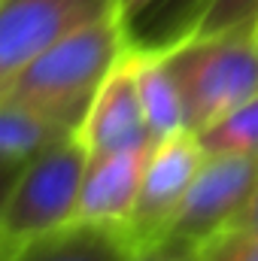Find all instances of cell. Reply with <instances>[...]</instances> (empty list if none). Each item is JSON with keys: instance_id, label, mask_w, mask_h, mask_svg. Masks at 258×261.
Segmentation results:
<instances>
[{"instance_id": "6da1fadb", "label": "cell", "mask_w": 258, "mask_h": 261, "mask_svg": "<svg viewBox=\"0 0 258 261\" xmlns=\"http://www.w3.org/2000/svg\"><path fill=\"white\" fill-rule=\"evenodd\" d=\"M131 43L134 37L128 18L122 12H110L46 49L37 61L21 70V76L3 97L76 130L107 73L116 67Z\"/></svg>"}, {"instance_id": "7a4b0ae2", "label": "cell", "mask_w": 258, "mask_h": 261, "mask_svg": "<svg viewBox=\"0 0 258 261\" xmlns=\"http://www.w3.org/2000/svg\"><path fill=\"white\" fill-rule=\"evenodd\" d=\"M158 52L179 88L192 134H203L258 94V43L252 31L189 34Z\"/></svg>"}, {"instance_id": "3957f363", "label": "cell", "mask_w": 258, "mask_h": 261, "mask_svg": "<svg viewBox=\"0 0 258 261\" xmlns=\"http://www.w3.org/2000/svg\"><path fill=\"white\" fill-rule=\"evenodd\" d=\"M85 167L88 149L76 130L21 167L0 206V261H9L37 237L73 222Z\"/></svg>"}, {"instance_id": "277c9868", "label": "cell", "mask_w": 258, "mask_h": 261, "mask_svg": "<svg viewBox=\"0 0 258 261\" xmlns=\"http://www.w3.org/2000/svg\"><path fill=\"white\" fill-rule=\"evenodd\" d=\"M258 186V158L207 152L197 176L192 179L176 216L170 219L158 243L200 249L219 231H225L246 206ZM155 243V246H158Z\"/></svg>"}, {"instance_id": "5b68a950", "label": "cell", "mask_w": 258, "mask_h": 261, "mask_svg": "<svg viewBox=\"0 0 258 261\" xmlns=\"http://www.w3.org/2000/svg\"><path fill=\"white\" fill-rule=\"evenodd\" d=\"M122 12L119 0H3L0 3V97L21 70L67 34Z\"/></svg>"}, {"instance_id": "8992f818", "label": "cell", "mask_w": 258, "mask_h": 261, "mask_svg": "<svg viewBox=\"0 0 258 261\" xmlns=\"http://www.w3.org/2000/svg\"><path fill=\"white\" fill-rule=\"evenodd\" d=\"M203 158H207V149L200 146V137L192 130H179L152 146L143 170L137 206L125 228V237L134 252L149 249L164 237Z\"/></svg>"}, {"instance_id": "52a82bcc", "label": "cell", "mask_w": 258, "mask_h": 261, "mask_svg": "<svg viewBox=\"0 0 258 261\" xmlns=\"http://www.w3.org/2000/svg\"><path fill=\"white\" fill-rule=\"evenodd\" d=\"M76 137L88 149V158L155 143L137 88V43H131L116 67L107 73L82 125L76 128Z\"/></svg>"}, {"instance_id": "ba28073f", "label": "cell", "mask_w": 258, "mask_h": 261, "mask_svg": "<svg viewBox=\"0 0 258 261\" xmlns=\"http://www.w3.org/2000/svg\"><path fill=\"white\" fill-rule=\"evenodd\" d=\"M152 146L155 143L110 152V155H91L85 176H82L73 222L125 231L134 216V206H137L143 170H146Z\"/></svg>"}, {"instance_id": "9c48e42d", "label": "cell", "mask_w": 258, "mask_h": 261, "mask_svg": "<svg viewBox=\"0 0 258 261\" xmlns=\"http://www.w3.org/2000/svg\"><path fill=\"white\" fill-rule=\"evenodd\" d=\"M131 249L125 231L70 222L58 231H49L18 249L9 261H131Z\"/></svg>"}, {"instance_id": "30bf717a", "label": "cell", "mask_w": 258, "mask_h": 261, "mask_svg": "<svg viewBox=\"0 0 258 261\" xmlns=\"http://www.w3.org/2000/svg\"><path fill=\"white\" fill-rule=\"evenodd\" d=\"M137 88H140V103L146 113V125L152 140H167L186 128V110L179 88L170 76L158 49L140 46L137 43Z\"/></svg>"}, {"instance_id": "8fae6325", "label": "cell", "mask_w": 258, "mask_h": 261, "mask_svg": "<svg viewBox=\"0 0 258 261\" xmlns=\"http://www.w3.org/2000/svg\"><path fill=\"white\" fill-rule=\"evenodd\" d=\"M67 134L73 130L52 122L49 116L0 97V164L24 167L31 158L46 152L52 143L64 140Z\"/></svg>"}, {"instance_id": "7c38bea8", "label": "cell", "mask_w": 258, "mask_h": 261, "mask_svg": "<svg viewBox=\"0 0 258 261\" xmlns=\"http://www.w3.org/2000/svg\"><path fill=\"white\" fill-rule=\"evenodd\" d=\"M200 6H203V0H158L149 12H143L134 24H128L131 37L140 46L164 49L189 34Z\"/></svg>"}, {"instance_id": "4fadbf2b", "label": "cell", "mask_w": 258, "mask_h": 261, "mask_svg": "<svg viewBox=\"0 0 258 261\" xmlns=\"http://www.w3.org/2000/svg\"><path fill=\"white\" fill-rule=\"evenodd\" d=\"M197 137L207 152L258 158V94H252L246 103H240L234 113H228L225 119H219L213 128H207Z\"/></svg>"}, {"instance_id": "5bb4252c", "label": "cell", "mask_w": 258, "mask_h": 261, "mask_svg": "<svg viewBox=\"0 0 258 261\" xmlns=\"http://www.w3.org/2000/svg\"><path fill=\"white\" fill-rule=\"evenodd\" d=\"M258 18V0H203L189 34H225V31H252ZM186 34V37H189ZM183 40V37H179Z\"/></svg>"}, {"instance_id": "9a60e30c", "label": "cell", "mask_w": 258, "mask_h": 261, "mask_svg": "<svg viewBox=\"0 0 258 261\" xmlns=\"http://www.w3.org/2000/svg\"><path fill=\"white\" fill-rule=\"evenodd\" d=\"M200 261H258V228H225L200 249Z\"/></svg>"}, {"instance_id": "2e32d148", "label": "cell", "mask_w": 258, "mask_h": 261, "mask_svg": "<svg viewBox=\"0 0 258 261\" xmlns=\"http://www.w3.org/2000/svg\"><path fill=\"white\" fill-rule=\"evenodd\" d=\"M131 261H200V252L197 249H189V246L158 243V246H149V249L134 252Z\"/></svg>"}, {"instance_id": "e0dca14e", "label": "cell", "mask_w": 258, "mask_h": 261, "mask_svg": "<svg viewBox=\"0 0 258 261\" xmlns=\"http://www.w3.org/2000/svg\"><path fill=\"white\" fill-rule=\"evenodd\" d=\"M228 228H240V231H252V228H258V186H255V192H252V197L246 200V206L237 213V219H234Z\"/></svg>"}, {"instance_id": "ac0fdd59", "label": "cell", "mask_w": 258, "mask_h": 261, "mask_svg": "<svg viewBox=\"0 0 258 261\" xmlns=\"http://www.w3.org/2000/svg\"><path fill=\"white\" fill-rule=\"evenodd\" d=\"M119 3H122V15L128 18V24H134V21H137L143 12H149L158 0H119Z\"/></svg>"}, {"instance_id": "d6986e66", "label": "cell", "mask_w": 258, "mask_h": 261, "mask_svg": "<svg viewBox=\"0 0 258 261\" xmlns=\"http://www.w3.org/2000/svg\"><path fill=\"white\" fill-rule=\"evenodd\" d=\"M18 173H21V167H9V164H0V206H3V200H6V195H9V189L15 186Z\"/></svg>"}, {"instance_id": "ffe728a7", "label": "cell", "mask_w": 258, "mask_h": 261, "mask_svg": "<svg viewBox=\"0 0 258 261\" xmlns=\"http://www.w3.org/2000/svg\"><path fill=\"white\" fill-rule=\"evenodd\" d=\"M252 37H255V43H258V18H255V24H252Z\"/></svg>"}, {"instance_id": "44dd1931", "label": "cell", "mask_w": 258, "mask_h": 261, "mask_svg": "<svg viewBox=\"0 0 258 261\" xmlns=\"http://www.w3.org/2000/svg\"><path fill=\"white\" fill-rule=\"evenodd\" d=\"M0 3H3V0H0Z\"/></svg>"}]
</instances>
